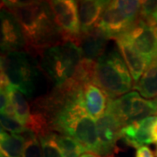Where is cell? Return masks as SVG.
Wrapping results in <instances>:
<instances>
[{
  "instance_id": "cell-12",
  "label": "cell",
  "mask_w": 157,
  "mask_h": 157,
  "mask_svg": "<svg viewBox=\"0 0 157 157\" xmlns=\"http://www.w3.org/2000/svg\"><path fill=\"white\" fill-rule=\"evenodd\" d=\"M108 96L94 82H88L82 88L81 100L86 111L93 119L98 120L107 111Z\"/></svg>"
},
{
  "instance_id": "cell-1",
  "label": "cell",
  "mask_w": 157,
  "mask_h": 157,
  "mask_svg": "<svg viewBox=\"0 0 157 157\" xmlns=\"http://www.w3.org/2000/svg\"><path fill=\"white\" fill-rule=\"evenodd\" d=\"M2 6L17 18L25 39V49L30 53L39 54L65 40L48 2L4 1Z\"/></svg>"
},
{
  "instance_id": "cell-3",
  "label": "cell",
  "mask_w": 157,
  "mask_h": 157,
  "mask_svg": "<svg viewBox=\"0 0 157 157\" xmlns=\"http://www.w3.org/2000/svg\"><path fill=\"white\" fill-rule=\"evenodd\" d=\"M133 78L121 53L112 51L95 62L93 82L103 90L109 99H117L134 88Z\"/></svg>"
},
{
  "instance_id": "cell-16",
  "label": "cell",
  "mask_w": 157,
  "mask_h": 157,
  "mask_svg": "<svg viewBox=\"0 0 157 157\" xmlns=\"http://www.w3.org/2000/svg\"><path fill=\"white\" fill-rule=\"evenodd\" d=\"M134 88L146 99L157 97V58L150 63Z\"/></svg>"
},
{
  "instance_id": "cell-31",
  "label": "cell",
  "mask_w": 157,
  "mask_h": 157,
  "mask_svg": "<svg viewBox=\"0 0 157 157\" xmlns=\"http://www.w3.org/2000/svg\"><path fill=\"white\" fill-rule=\"evenodd\" d=\"M155 156L157 157V146H156V151H155Z\"/></svg>"
},
{
  "instance_id": "cell-9",
  "label": "cell",
  "mask_w": 157,
  "mask_h": 157,
  "mask_svg": "<svg viewBox=\"0 0 157 157\" xmlns=\"http://www.w3.org/2000/svg\"><path fill=\"white\" fill-rule=\"evenodd\" d=\"M135 22L124 15L117 7L115 1H109L96 28L108 39H116L126 33Z\"/></svg>"
},
{
  "instance_id": "cell-22",
  "label": "cell",
  "mask_w": 157,
  "mask_h": 157,
  "mask_svg": "<svg viewBox=\"0 0 157 157\" xmlns=\"http://www.w3.org/2000/svg\"><path fill=\"white\" fill-rule=\"evenodd\" d=\"M25 127L20 123L14 116L1 114V129L9 131L12 135H20Z\"/></svg>"
},
{
  "instance_id": "cell-4",
  "label": "cell",
  "mask_w": 157,
  "mask_h": 157,
  "mask_svg": "<svg viewBox=\"0 0 157 157\" xmlns=\"http://www.w3.org/2000/svg\"><path fill=\"white\" fill-rule=\"evenodd\" d=\"M1 73L23 94L27 97L33 94L38 73L27 53L21 51L2 53Z\"/></svg>"
},
{
  "instance_id": "cell-5",
  "label": "cell",
  "mask_w": 157,
  "mask_h": 157,
  "mask_svg": "<svg viewBox=\"0 0 157 157\" xmlns=\"http://www.w3.org/2000/svg\"><path fill=\"white\" fill-rule=\"evenodd\" d=\"M107 111L113 114L124 127L139 122L151 115H157L155 101L145 100L135 91L117 99H108Z\"/></svg>"
},
{
  "instance_id": "cell-6",
  "label": "cell",
  "mask_w": 157,
  "mask_h": 157,
  "mask_svg": "<svg viewBox=\"0 0 157 157\" xmlns=\"http://www.w3.org/2000/svg\"><path fill=\"white\" fill-rule=\"evenodd\" d=\"M120 38L131 45L148 65L157 58V24L138 18L134 25Z\"/></svg>"
},
{
  "instance_id": "cell-17",
  "label": "cell",
  "mask_w": 157,
  "mask_h": 157,
  "mask_svg": "<svg viewBox=\"0 0 157 157\" xmlns=\"http://www.w3.org/2000/svg\"><path fill=\"white\" fill-rule=\"evenodd\" d=\"M5 89L8 93L9 99L14 109V117L25 127L32 114L28 102L22 93L13 86L10 85Z\"/></svg>"
},
{
  "instance_id": "cell-2",
  "label": "cell",
  "mask_w": 157,
  "mask_h": 157,
  "mask_svg": "<svg viewBox=\"0 0 157 157\" xmlns=\"http://www.w3.org/2000/svg\"><path fill=\"white\" fill-rule=\"evenodd\" d=\"M40 66L56 86H61L75 75L82 60V51L71 39L45 48L39 54Z\"/></svg>"
},
{
  "instance_id": "cell-21",
  "label": "cell",
  "mask_w": 157,
  "mask_h": 157,
  "mask_svg": "<svg viewBox=\"0 0 157 157\" xmlns=\"http://www.w3.org/2000/svg\"><path fill=\"white\" fill-rule=\"evenodd\" d=\"M117 7L123 14L132 21L135 22L140 15L141 1L136 0H119L115 1Z\"/></svg>"
},
{
  "instance_id": "cell-30",
  "label": "cell",
  "mask_w": 157,
  "mask_h": 157,
  "mask_svg": "<svg viewBox=\"0 0 157 157\" xmlns=\"http://www.w3.org/2000/svg\"><path fill=\"white\" fill-rule=\"evenodd\" d=\"M154 101H155V104H156V107H157V97L155 99V100H154Z\"/></svg>"
},
{
  "instance_id": "cell-20",
  "label": "cell",
  "mask_w": 157,
  "mask_h": 157,
  "mask_svg": "<svg viewBox=\"0 0 157 157\" xmlns=\"http://www.w3.org/2000/svg\"><path fill=\"white\" fill-rule=\"evenodd\" d=\"M43 157H64L60 147L58 144L56 134L51 133L49 135L39 138Z\"/></svg>"
},
{
  "instance_id": "cell-18",
  "label": "cell",
  "mask_w": 157,
  "mask_h": 157,
  "mask_svg": "<svg viewBox=\"0 0 157 157\" xmlns=\"http://www.w3.org/2000/svg\"><path fill=\"white\" fill-rule=\"evenodd\" d=\"M25 146L24 138L18 135H9L5 130L0 132L1 157H21Z\"/></svg>"
},
{
  "instance_id": "cell-27",
  "label": "cell",
  "mask_w": 157,
  "mask_h": 157,
  "mask_svg": "<svg viewBox=\"0 0 157 157\" xmlns=\"http://www.w3.org/2000/svg\"><path fill=\"white\" fill-rule=\"evenodd\" d=\"M151 134L154 142H157V119L156 121H155L154 125H153V127H152Z\"/></svg>"
},
{
  "instance_id": "cell-29",
  "label": "cell",
  "mask_w": 157,
  "mask_h": 157,
  "mask_svg": "<svg viewBox=\"0 0 157 157\" xmlns=\"http://www.w3.org/2000/svg\"><path fill=\"white\" fill-rule=\"evenodd\" d=\"M154 21H155V22L157 24V13H156V14H155V17H154Z\"/></svg>"
},
{
  "instance_id": "cell-19",
  "label": "cell",
  "mask_w": 157,
  "mask_h": 157,
  "mask_svg": "<svg viewBox=\"0 0 157 157\" xmlns=\"http://www.w3.org/2000/svg\"><path fill=\"white\" fill-rule=\"evenodd\" d=\"M56 138L64 157L72 155L80 156L86 152L84 147L70 136L56 134Z\"/></svg>"
},
{
  "instance_id": "cell-28",
  "label": "cell",
  "mask_w": 157,
  "mask_h": 157,
  "mask_svg": "<svg viewBox=\"0 0 157 157\" xmlns=\"http://www.w3.org/2000/svg\"><path fill=\"white\" fill-rule=\"evenodd\" d=\"M79 157H100V155H96L94 153H91V152H86L84 154H82Z\"/></svg>"
},
{
  "instance_id": "cell-7",
  "label": "cell",
  "mask_w": 157,
  "mask_h": 157,
  "mask_svg": "<svg viewBox=\"0 0 157 157\" xmlns=\"http://www.w3.org/2000/svg\"><path fill=\"white\" fill-rule=\"evenodd\" d=\"M48 3L64 39L77 41L81 34L77 2L73 0H53Z\"/></svg>"
},
{
  "instance_id": "cell-13",
  "label": "cell",
  "mask_w": 157,
  "mask_h": 157,
  "mask_svg": "<svg viewBox=\"0 0 157 157\" xmlns=\"http://www.w3.org/2000/svg\"><path fill=\"white\" fill-rule=\"evenodd\" d=\"M109 1L84 0L78 1V15L81 34L96 28L101 15Z\"/></svg>"
},
{
  "instance_id": "cell-26",
  "label": "cell",
  "mask_w": 157,
  "mask_h": 157,
  "mask_svg": "<svg viewBox=\"0 0 157 157\" xmlns=\"http://www.w3.org/2000/svg\"><path fill=\"white\" fill-rule=\"evenodd\" d=\"M135 157H155V154L148 147L142 146L137 148Z\"/></svg>"
},
{
  "instance_id": "cell-25",
  "label": "cell",
  "mask_w": 157,
  "mask_h": 157,
  "mask_svg": "<svg viewBox=\"0 0 157 157\" xmlns=\"http://www.w3.org/2000/svg\"><path fill=\"white\" fill-rule=\"evenodd\" d=\"M1 95H0V104H1V114H3L5 111L6 110V108L11 105V101L9 99V95H8V93L6 89H1L0 92Z\"/></svg>"
},
{
  "instance_id": "cell-23",
  "label": "cell",
  "mask_w": 157,
  "mask_h": 157,
  "mask_svg": "<svg viewBox=\"0 0 157 157\" xmlns=\"http://www.w3.org/2000/svg\"><path fill=\"white\" fill-rule=\"evenodd\" d=\"M157 13V1H141L139 18L148 23H156L154 17Z\"/></svg>"
},
{
  "instance_id": "cell-8",
  "label": "cell",
  "mask_w": 157,
  "mask_h": 157,
  "mask_svg": "<svg viewBox=\"0 0 157 157\" xmlns=\"http://www.w3.org/2000/svg\"><path fill=\"white\" fill-rule=\"evenodd\" d=\"M1 51L3 53L20 51L26 47L22 29L15 16L6 8L1 9Z\"/></svg>"
},
{
  "instance_id": "cell-10",
  "label": "cell",
  "mask_w": 157,
  "mask_h": 157,
  "mask_svg": "<svg viewBox=\"0 0 157 157\" xmlns=\"http://www.w3.org/2000/svg\"><path fill=\"white\" fill-rule=\"evenodd\" d=\"M96 126L101 145L100 155L107 156L114 150L124 126L113 114L107 111L96 120Z\"/></svg>"
},
{
  "instance_id": "cell-24",
  "label": "cell",
  "mask_w": 157,
  "mask_h": 157,
  "mask_svg": "<svg viewBox=\"0 0 157 157\" xmlns=\"http://www.w3.org/2000/svg\"><path fill=\"white\" fill-rule=\"evenodd\" d=\"M21 157H43L41 144L38 138L25 142Z\"/></svg>"
},
{
  "instance_id": "cell-11",
  "label": "cell",
  "mask_w": 157,
  "mask_h": 157,
  "mask_svg": "<svg viewBox=\"0 0 157 157\" xmlns=\"http://www.w3.org/2000/svg\"><path fill=\"white\" fill-rule=\"evenodd\" d=\"M157 116L147 117L139 122L125 126L121 130V139L126 144L133 147H140L154 142L152 137V127L156 121Z\"/></svg>"
},
{
  "instance_id": "cell-14",
  "label": "cell",
  "mask_w": 157,
  "mask_h": 157,
  "mask_svg": "<svg viewBox=\"0 0 157 157\" xmlns=\"http://www.w3.org/2000/svg\"><path fill=\"white\" fill-rule=\"evenodd\" d=\"M108 38L97 28L80 34L77 43L82 51V59L97 61L105 54Z\"/></svg>"
},
{
  "instance_id": "cell-15",
  "label": "cell",
  "mask_w": 157,
  "mask_h": 157,
  "mask_svg": "<svg viewBox=\"0 0 157 157\" xmlns=\"http://www.w3.org/2000/svg\"><path fill=\"white\" fill-rule=\"evenodd\" d=\"M115 40L121 55L123 57L124 61L128 68L129 73L135 85L140 80V77L149 65L146 59L139 54L127 41L121 38H118Z\"/></svg>"
}]
</instances>
